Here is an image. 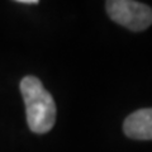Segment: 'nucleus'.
<instances>
[{
  "label": "nucleus",
  "instance_id": "nucleus-3",
  "mask_svg": "<svg viewBox=\"0 0 152 152\" xmlns=\"http://www.w3.org/2000/svg\"><path fill=\"white\" fill-rule=\"evenodd\" d=\"M123 132L132 140H152V108L140 109L129 114L123 123Z\"/></svg>",
  "mask_w": 152,
  "mask_h": 152
},
{
  "label": "nucleus",
  "instance_id": "nucleus-4",
  "mask_svg": "<svg viewBox=\"0 0 152 152\" xmlns=\"http://www.w3.org/2000/svg\"><path fill=\"white\" fill-rule=\"evenodd\" d=\"M18 3L20 4H38V0H18Z\"/></svg>",
  "mask_w": 152,
  "mask_h": 152
},
{
  "label": "nucleus",
  "instance_id": "nucleus-1",
  "mask_svg": "<svg viewBox=\"0 0 152 152\" xmlns=\"http://www.w3.org/2000/svg\"><path fill=\"white\" fill-rule=\"evenodd\" d=\"M20 93L26 104L27 123L29 129L38 134L52 129L56 122V104L53 96L45 89L36 76H26L20 81Z\"/></svg>",
  "mask_w": 152,
  "mask_h": 152
},
{
  "label": "nucleus",
  "instance_id": "nucleus-2",
  "mask_svg": "<svg viewBox=\"0 0 152 152\" xmlns=\"http://www.w3.org/2000/svg\"><path fill=\"white\" fill-rule=\"evenodd\" d=\"M107 12L112 20L133 32L147 29L152 24V9L133 0L107 1Z\"/></svg>",
  "mask_w": 152,
  "mask_h": 152
}]
</instances>
